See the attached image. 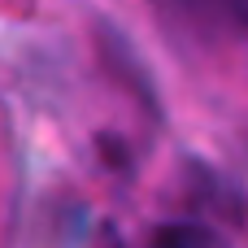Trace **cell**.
Here are the masks:
<instances>
[{"instance_id": "cell-1", "label": "cell", "mask_w": 248, "mask_h": 248, "mask_svg": "<svg viewBox=\"0 0 248 248\" xmlns=\"http://www.w3.org/2000/svg\"><path fill=\"white\" fill-rule=\"evenodd\" d=\"M148 248H231L222 231L205 227V222H161L153 235H148Z\"/></svg>"}, {"instance_id": "cell-2", "label": "cell", "mask_w": 248, "mask_h": 248, "mask_svg": "<svg viewBox=\"0 0 248 248\" xmlns=\"http://www.w3.org/2000/svg\"><path fill=\"white\" fill-rule=\"evenodd\" d=\"M183 4L192 13H205V17H214V22L248 35V0H183Z\"/></svg>"}]
</instances>
